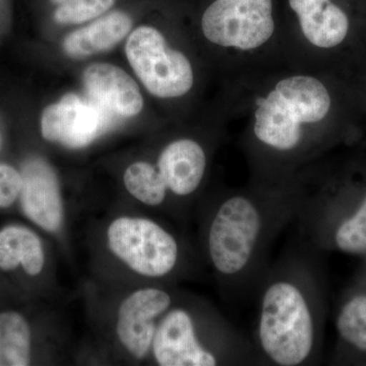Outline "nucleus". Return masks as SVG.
Here are the masks:
<instances>
[{
  "instance_id": "obj_7",
  "label": "nucleus",
  "mask_w": 366,
  "mask_h": 366,
  "mask_svg": "<svg viewBox=\"0 0 366 366\" xmlns=\"http://www.w3.org/2000/svg\"><path fill=\"white\" fill-rule=\"evenodd\" d=\"M118 119L119 117L86 94L69 93L59 103L46 108L41 119V131L47 141L79 149L112 129Z\"/></svg>"
},
{
  "instance_id": "obj_3",
  "label": "nucleus",
  "mask_w": 366,
  "mask_h": 366,
  "mask_svg": "<svg viewBox=\"0 0 366 366\" xmlns=\"http://www.w3.org/2000/svg\"><path fill=\"white\" fill-rule=\"evenodd\" d=\"M331 107L330 92L317 76H284L255 100L252 137L271 155L295 157L310 143L312 127L326 119Z\"/></svg>"
},
{
  "instance_id": "obj_6",
  "label": "nucleus",
  "mask_w": 366,
  "mask_h": 366,
  "mask_svg": "<svg viewBox=\"0 0 366 366\" xmlns=\"http://www.w3.org/2000/svg\"><path fill=\"white\" fill-rule=\"evenodd\" d=\"M107 237L113 254L143 276L160 278L177 267V239L154 221L122 217L113 221Z\"/></svg>"
},
{
  "instance_id": "obj_20",
  "label": "nucleus",
  "mask_w": 366,
  "mask_h": 366,
  "mask_svg": "<svg viewBox=\"0 0 366 366\" xmlns=\"http://www.w3.org/2000/svg\"><path fill=\"white\" fill-rule=\"evenodd\" d=\"M57 9L54 19L60 24H81L98 18L114 4V0H52Z\"/></svg>"
},
{
  "instance_id": "obj_1",
  "label": "nucleus",
  "mask_w": 366,
  "mask_h": 366,
  "mask_svg": "<svg viewBox=\"0 0 366 366\" xmlns=\"http://www.w3.org/2000/svg\"><path fill=\"white\" fill-rule=\"evenodd\" d=\"M303 202L272 190L228 192L212 216L207 240L212 266L227 285L254 273L272 238L300 212Z\"/></svg>"
},
{
  "instance_id": "obj_4",
  "label": "nucleus",
  "mask_w": 366,
  "mask_h": 366,
  "mask_svg": "<svg viewBox=\"0 0 366 366\" xmlns=\"http://www.w3.org/2000/svg\"><path fill=\"white\" fill-rule=\"evenodd\" d=\"M125 53L137 78L156 97H182L194 86L189 59L171 48L157 29L143 26L134 30L127 39Z\"/></svg>"
},
{
  "instance_id": "obj_11",
  "label": "nucleus",
  "mask_w": 366,
  "mask_h": 366,
  "mask_svg": "<svg viewBox=\"0 0 366 366\" xmlns=\"http://www.w3.org/2000/svg\"><path fill=\"white\" fill-rule=\"evenodd\" d=\"M86 94L117 117H136L144 99L136 81L118 66L94 64L83 74Z\"/></svg>"
},
{
  "instance_id": "obj_10",
  "label": "nucleus",
  "mask_w": 366,
  "mask_h": 366,
  "mask_svg": "<svg viewBox=\"0 0 366 366\" xmlns=\"http://www.w3.org/2000/svg\"><path fill=\"white\" fill-rule=\"evenodd\" d=\"M21 204L26 216L41 228L55 232L64 219L59 183L51 166L39 158L21 167Z\"/></svg>"
},
{
  "instance_id": "obj_19",
  "label": "nucleus",
  "mask_w": 366,
  "mask_h": 366,
  "mask_svg": "<svg viewBox=\"0 0 366 366\" xmlns=\"http://www.w3.org/2000/svg\"><path fill=\"white\" fill-rule=\"evenodd\" d=\"M334 239L342 252L349 254L366 252V196L357 211L337 228Z\"/></svg>"
},
{
  "instance_id": "obj_15",
  "label": "nucleus",
  "mask_w": 366,
  "mask_h": 366,
  "mask_svg": "<svg viewBox=\"0 0 366 366\" xmlns=\"http://www.w3.org/2000/svg\"><path fill=\"white\" fill-rule=\"evenodd\" d=\"M44 252L40 238L21 226L0 230V269L11 271L23 266L30 276L39 274L44 267Z\"/></svg>"
},
{
  "instance_id": "obj_9",
  "label": "nucleus",
  "mask_w": 366,
  "mask_h": 366,
  "mask_svg": "<svg viewBox=\"0 0 366 366\" xmlns=\"http://www.w3.org/2000/svg\"><path fill=\"white\" fill-rule=\"evenodd\" d=\"M166 291L141 289L125 298L118 310L117 335L122 345L139 360L148 354L155 336L156 319L169 310Z\"/></svg>"
},
{
  "instance_id": "obj_16",
  "label": "nucleus",
  "mask_w": 366,
  "mask_h": 366,
  "mask_svg": "<svg viewBox=\"0 0 366 366\" xmlns=\"http://www.w3.org/2000/svg\"><path fill=\"white\" fill-rule=\"evenodd\" d=\"M31 360V331L18 312L0 314V366H26Z\"/></svg>"
},
{
  "instance_id": "obj_14",
  "label": "nucleus",
  "mask_w": 366,
  "mask_h": 366,
  "mask_svg": "<svg viewBox=\"0 0 366 366\" xmlns=\"http://www.w3.org/2000/svg\"><path fill=\"white\" fill-rule=\"evenodd\" d=\"M131 16L115 11L74 31L64 39V51L71 57L89 56L117 45L129 33Z\"/></svg>"
},
{
  "instance_id": "obj_21",
  "label": "nucleus",
  "mask_w": 366,
  "mask_h": 366,
  "mask_svg": "<svg viewBox=\"0 0 366 366\" xmlns=\"http://www.w3.org/2000/svg\"><path fill=\"white\" fill-rule=\"evenodd\" d=\"M21 175L18 171L0 163V208L11 206L21 194Z\"/></svg>"
},
{
  "instance_id": "obj_12",
  "label": "nucleus",
  "mask_w": 366,
  "mask_h": 366,
  "mask_svg": "<svg viewBox=\"0 0 366 366\" xmlns=\"http://www.w3.org/2000/svg\"><path fill=\"white\" fill-rule=\"evenodd\" d=\"M207 164L206 152L201 144L194 139H180L164 148L156 167L168 192L189 197L201 187Z\"/></svg>"
},
{
  "instance_id": "obj_13",
  "label": "nucleus",
  "mask_w": 366,
  "mask_h": 366,
  "mask_svg": "<svg viewBox=\"0 0 366 366\" xmlns=\"http://www.w3.org/2000/svg\"><path fill=\"white\" fill-rule=\"evenodd\" d=\"M301 35L317 49H331L346 39L349 19L331 0H289Z\"/></svg>"
},
{
  "instance_id": "obj_17",
  "label": "nucleus",
  "mask_w": 366,
  "mask_h": 366,
  "mask_svg": "<svg viewBox=\"0 0 366 366\" xmlns=\"http://www.w3.org/2000/svg\"><path fill=\"white\" fill-rule=\"evenodd\" d=\"M124 182L127 192L147 206H160L167 197V187L153 164H132L125 171Z\"/></svg>"
},
{
  "instance_id": "obj_18",
  "label": "nucleus",
  "mask_w": 366,
  "mask_h": 366,
  "mask_svg": "<svg viewBox=\"0 0 366 366\" xmlns=\"http://www.w3.org/2000/svg\"><path fill=\"white\" fill-rule=\"evenodd\" d=\"M337 327L344 340L366 351V295L355 296L344 305Z\"/></svg>"
},
{
  "instance_id": "obj_2",
  "label": "nucleus",
  "mask_w": 366,
  "mask_h": 366,
  "mask_svg": "<svg viewBox=\"0 0 366 366\" xmlns=\"http://www.w3.org/2000/svg\"><path fill=\"white\" fill-rule=\"evenodd\" d=\"M312 271L305 262H287L267 277L259 297L257 342L264 357L278 366L312 361L317 317Z\"/></svg>"
},
{
  "instance_id": "obj_5",
  "label": "nucleus",
  "mask_w": 366,
  "mask_h": 366,
  "mask_svg": "<svg viewBox=\"0 0 366 366\" xmlns=\"http://www.w3.org/2000/svg\"><path fill=\"white\" fill-rule=\"evenodd\" d=\"M202 31L209 43L228 51H257L276 31L273 0H215L202 16Z\"/></svg>"
},
{
  "instance_id": "obj_8",
  "label": "nucleus",
  "mask_w": 366,
  "mask_h": 366,
  "mask_svg": "<svg viewBox=\"0 0 366 366\" xmlns=\"http://www.w3.org/2000/svg\"><path fill=\"white\" fill-rule=\"evenodd\" d=\"M152 347L161 366H215L221 362L219 354L199 342L194 320L182 308L165 315L156 330Z\"/></svg>"
}]
</instances>
